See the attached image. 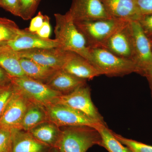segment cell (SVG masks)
I'll list each match as a JSON object with an SVG mask.
<instances>
[{"label": "cell", "instance_id": "7a4b0ae2", "mask_svg": "<svg viewBox=\"0 0 152 152\" xmlns=\"http://www.w3.org/2000/svg\"><path fill=\"white\" fill-rule=\"evenodd\" d=\"M96 145L102 146V138L96 128L88 126L62 127L55 148L60 152H86Z\"/></svg>", "mask_w": 152, "mask_h": 152}, {"label": "cell", "instance_id": "4fadbf2b", "mask_svg": "<svg viewBox=\"0 0 152 152\" xmlns=\"http://www.w3.org/2000/svg\"><path fill=\"white\" fill-rule=\"evenodd\" d=\"M7 44L17 52L34 49L60 48L59 44L55 39H42L34 33L30 32L26 28L21 29L18 35Z\"/></svg>", "mask_w": 152, "mask_h": 152}, {"label": "cell", "instance_id": "4dcf8cb0", "mask_svg": "<svg viewBox=\"0 0 152 152\" xmlns=\"http://www.w3.org/2000/svg\"><path fill=\"white\" fill-rule=\"evenodd\" d=\"M44 19L45 15L41 12H39L37 16L31 19L29 27L26 28L27 30L30 32L36 33L43 25Z\"/></svg>", "mask_w": 152, "mask_h": 152}, {"label": "cell", "instance_id": "f546056e", "mask_svg": "<svg viewBox=\"0 0 152 152\" xmlns=\"http://www.w3.org/2000/svg\"><path fill=\"white\" fill-rule=\"evenodd\" d=\"M51 32V27L50 23V19L47 15H45L43 25L39 30L35 33L37 36L44 39H50Z\"/></svg>", "mask_w": 152, "mask_h": 152}, {"label": "cell", "instance_id": "e0dca14e", "mask_svg": "<svg viewBox=\"0 0 152 152\" xmlns=\"http://www.w3.org/2000/svg\"><path fill=\"white\" fill-rule=\"evenodd\" d=\"M86 81L60 69L57 71L45 84L62 95H66L86 84Z\"/></svg>", "mask_w": 152, "mask_h": 152}, {"label": "cell", "instance_id": "1f68e13d", "mask_svg": "<svg viewBox=\"0 0 152 152\" xmlns=\"http://www.w3.org/2000/svg\"><path fill=\"white\" fill-rule=\"evenodd\" d=\"M11 83L10 76L0 67V87L4 86Z\"/></svg>", "mask_w": 152, "mask_h": 152}, {"label": "cell", "instance_id": "cb8c5ba5", "mask_svg": "<svg viewBox=\"0 0 152 152\" xmlns=\"http://www.w3.org/2000/svg\"><path fill=\"white\" fill-rule=\"evenodd\" d=\"M113 134L115 137L123 145L127 147L131 152H152V146L126 138L114 132Z\"/></svg>", "mask_w": 152, "mask_h": 152}, {"label": "cell", "instance_id": "ffe728a7", "mask_svg": "<svg viewBox=\"0 0 152 152\" xmlns=\"http://www.w3.org/2000/svg\"><path fill=\"white\" fill-rule=\"evenodd\" d=\"M20 61L26 77L45 84L58 70L42 65L29 59L20 58Z\"/></svg>", "mask_w": 152, "mask_h": 152}, {"label": "cell", "instance_id": "7402d4cb", "mask_svg": "<svg viewBox=\"0 0 152 152\" xmlns=\"http://www.w3.org/2000/svg\"><path fill=\"white\" fill-rule=\"evenodd\" d=\"M102 138V147L109 152H131L115 137L113 132L106 124H102L96 128Z\"/></svg>", "mask_w": 152, "mask_h": 152}, {"label": "cell", "instance_id": "6da1fadb", "mask_svg": "<svg viewBox=\"0 0 152 152\" xmlns=\"http://www.w3.org/2000/svg\"><path fill=\"white\" fill-rule=\"evenodd\" d=\"M54 16L55 39L59 44L60 48L77 54L92 64L90 48L74 21L67 13L65 15L56 13Z\"/></svg>", "mask_w": 152, "mask_h": 152}, {"label": "cell", "instance_id": "9c48e42d", "mask_svg": "<svg viewBox=\"0 0 152 152\" xmlns=\"http://www.w3.org/2000/svg\"><path fill=\"white\" fill-rule=\"evenodd\" d=\"M15 88V91L0 119V127L12 130H20L22 121L31 102L21 92Z\"/></svg>", "mask_w": 152, "mask_h": 152}, {"label": "cell", "instance_id": "d4e9b609", "mask_svg": "<svg viewBox=\"0 0 152 152\" xmlns=\"http://www.w3.org/2000/svg\"><path fill=\"white\" fill-rule=\"evenodd\" d=\"M15 91V88L12 83L4 86L0 87V119Z\"/></svg>", "mask_w": 152, "mask_h": 152}, {"label": "cell", "instance_id": "7c38bea8", "mask_svg": "<svg viewBox=\"0 0 152 152\" xmlns=\"http://www.w3.org/2000/svg\"><path fill=\"white\" fill-rule=\"evenodd\" d=\"M129 21L116 31L102 48L118 56L134 61V49L129 26Z\"/></svg>", "mask_w": 152, "mask_h": 152}, {"label": "cell", "instance_id": "ba28073f", "mask_svg": "<svg viewBox=\"0 0 152 152\" xmlns=\"http://www.w3.org/2000/svg\"><path fill=\"white\" fill-rule=\"evenodd\" d=\"M132 39L134 61L140 69H143L152 64V50L149 38L145 34L138 20L129 22Z\"/></svg>", "mask_w": 152, "mask_h": 152}, {"label": "cell", "instance_id": "2e32d148", "mask_svg": "<svg viewBox=\"0 0 152 152\" xmlns=\"http://www.w3.org/2000/svg\"><path fill=\"white\" fill-rule=\"evenodd\" d=\"M12 131V152H48L52 148L39 141L28 132Z\"/></svg>", "mask_w": 152, "mask_h": 152}, {"label": "cell", "instance_id": "4316f807", "mask_svg": "<svg viewBox=\"0 0 152 152\" xmlns=\"http://www.w3.org/2000/svg\"><path fill=\"white\" fill-rule=\"evenodd\" d=\"M20 0H0V7L16 16L19 17Z\"/></svg>", "mask_w": 152, "mask_h": 152}, {"label": "cell", "instance_id": "603a6c76", "mask_svg": "<svg viewBox=\"0 0 152 152\" xmlns=\"http://www.w3.org/2000/svg\"><path fill=\"white\" fill-rule=\"evenodd\" d=\"M41 0H20L19 17L25 20L31 18Z\"/></svg>", "mask_w": 152, "mask_h": 152}, {"label": "cell", "instance_id": "3957f363", "mask_svg": "<svg viewBox=\"0 0 152 152\" xmlns=\"http://www.w3.org/2000/svg\"><path fill=\"white\" fill-rule=\"evenodd\" d=\"M92 64L102 75L122 77L132 73L140 74V69L134 61L114 54L102 48H91Z\"/></svg>", "mask_w": 152, "mask_h": 152}, {"label": "cell", "instance_id": "8fae6325", "mask_svg": "<svg viewBox=\"0 0 152 152\" xmlns=\"http://www.w3.org/2000/svg\"><path fill=\"white\" fill-rule=\"evenodd\" d=\"M69 52L59 48L34 49L18 52L20 58L29 59L45 66L62 69Z\"/></svg>", "mask_w": 152, "mask_h": 152}, {"label": "cell", "instance_id": "44dd1931", "mask_svg": "<svg viewBox=\"0 0 152 152\" xmlns=\"http://www.w3.org/2000/svg\"><path fill=\"white\" fill-rule=\"evenodd\" d=\"M48 121L45 107L31 102L22 121L20 130L28 132L38 125Z\"/></svg>", "mask_w": 152, "mask_h": 152}, {"label": "cell", "instance_id": "5b68a950", "mask_svg": "<svg viewBox=\"0 0 152 152\" xmlns=\"http://www.w3.org/2000/svg\"><path fill=\"white\" fill-rule=\"evenodd\" d=\"M11 83L31 102L45 107L62 95L48 85L27 77H10Z\"/></svg>", "mask_w": 152, "mask_h": 152}, {"label": "cell", "instance_id": "52a82bcc", "mask_svg": "<svg viewBox=\"0 0 152 152\" xmlns=\"http://www.w3.org/2000/svg\"><path fill=\"white\" fill-rule=\"evenodd\" d=\"M90 87L86 84L80 87L73 92L60 96L54 103L70 107L84 114L87 116L104 124L103 118L93 103Z\"/></svg>", "mask_w": 152, "mask_h": 152}, {"label": "cell", "instance_id": "ac0fdd59", "mask_svg": "<svg viewBox=\"0 0 152 152\" xmlns=\"http://www.w3.org/2000/svg\"><path fill=\"white\" fill-rule=\"evenodd\" d=\"M18 52L7 44L0 45V67L11 77H26L20 63Z\"/></svg>", "mask_w": 152, "mask_h": 152}, {"label": "cell", "instance_id": "5bb4252c", "mask_svg": "<svg viewBox=\"0 0 152 152\" xmlns=\"http://www.w3.org/2000/svg\"><path fill=\"white\" fill-rule=\"evenodd\" d=\"M62 69L79 78L92 80L101 75L100 71L88 60L73 52H69Z\"/></svg>", "mask_w": 152, "mask_h": 152}, {"label": "cell", "instance_id": "836d02e7", "mask_svg": "<svg viewBox=\"0 0 152 152\" xmlns=\"http://www.w3.org/2000/svg\"><path fill=\"white\" fill-rule=\"evenodd\" d=\"M48 152H60L57 148H52Z\"/></svg>", "mask_w": 152, "mask_h": 152}, {"label": "cell", "instance_id": "d6a6232c", "mask_svg": "<svg viewBox=\"0 0 152 152\" xmlns=\"http://www.w3.org/2000/svg\"><path fill=\"white\" fill-rule=\"evenodd\" d=\"M140 74L145 76L148 80L152 81V64L143 69Z\"/></svg>", "mask_w": 152, "mask_h": 152}, {"label": "cell", "instance_id": "d6986e66", "mask_svg": "<svg viewBox=\"0 0 152 152\" xmlns=\"http://www.w3.org/2000/svg\"><path fill=\"white\" fill-rule=\"evenodd\" d=\"M39 141L51 148H55L61 133V128L48 121L28 131Z\"/></svg>", "mask_w": 152, "mask_h": 152}, {"label": "cell", "instance_id": "f1b7e54d", "mask_svg": "<svg viewBox=\"0 0 152 152\" xmlns=\"http://www.w3.org/2000/svg\"><path fill=\"white\" fill-rule=\"evenodd\" d=\"M141 16L152 13V0H134Z\"/></svg>", "mask_w": 152, "mask_h": 152}, {"label": "cell", "instance_id": "9a60e30c", "mask_svg": "<svg viewBox=\"0 0 152 152\" xmlns=\"http://www.w3.org/2000/svg\"><path fill=\"white\" fill-rule=\"evenodd\" d=\"M112 18L126 21L138 20L141 16L134 0H101Z\"/></svg>", "mask_w": 152, "mask_h": 152}, {"label": "cell", "instance_id": "484cf974", "mask_svg": "<svg viewBox=\"0 0 152 152\" xmlns=\"http://www.w3.org/2000/svg\"><path fill=\"white\" fill-rule=\"evenodd\" d=\"M0 152H12V130L0 127Z\"/></svg>", "mask_w": 152, "mask_h": 152}, {"label": "cell", "instance_id": "83f0119b", "mask_svg": "<svg viewBox=\"0 0 152 152\" xmlns=\"http://www.w3.org/2000/svg\"><path fill=\"white\" fill-rule=\"evenodd\" d=\"M138 21L146 35L152 39V13L142 16Z\"/></svg>", "mask_w": 152, "mask_h": 152}, {"label": "cell", "instance_id": "8992f818", "mask_svg": "<svg viewBox=\"0 0 152 152\" xmlns=\"http://www.w3.org/2000/svg\"><path fill=\"white\" fill-rule=\"evenodd\" d=\"M45 107L49 121L60 128L88 126L96 129L100 125L103 124L77 110L64 105L53 103Z\"/></svg>", "mask_w": 152, "mask_h": 152}, {"label": "cell", "instance_id": "d590c367", "mask_svg": "<svg viewBox=\"0 0 152 152\" xmlns=\"http://www.w3.org/2000/svg\"><path fill=\"white\" fill-rule=\"evenodd\" d=\"M150 41H151V48H152V39H150Z\"/></svg>", "mask_w": 152, "mask_h": 152}, {"label": "cell", "instance_id": "30bf717a", "mask_svg": "<svg viewBox=\"0 0 152 152\" xmlns=\"http://www.w3.org/2000/svg\"><path fill=\"white\" fill-rule=\"evenodd\" d=\"M74 22L89 21L112 18L101 0H72L67 12Z\"/></svg>", "mask_w": 152, "mask_h": 152}, {"label": "cell", "instance_id": "277c9868", "mask_svg": "<svg viewBox=\"0 0 152 152\" xmlns=\"http://www.w3.org/2000/svg\"><path fill=\"white\" fill-rule=\"evenodd\" d=\"M129 21L110 18L75 22L91 48H102L116 31Z\"/></svg>", "mask_w": 152, "mask_h": 152}, {"label": "cell", "instance_id": "e575fe53", "mask_svg": "<svg viewBox=\"0 0 152 152\" xmlns=\"http://www.w3.org/2000/svg\"><path fill=\"white\" fill-rule=\"evenodd\" d=\"M150 83V87H151V94H152V81L151 80H149Z\"/></svg>", "mask_w": 152, "mask_h": 152}]
</instances>
